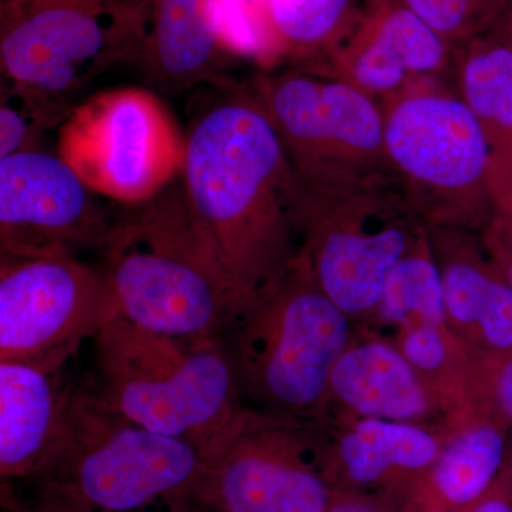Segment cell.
<instances>
[{"label":"cell","mask_w":512,"mask_h":512,"mask_svg":"<svg viewBox=\"0 0 512 512\" xmlns=\"http://www.w3.org/2000/svg\"><path fill=\"white\" fill-rule=\"evenodd\" d=\"M113 224L99 195L59 154L37 148L0 158V254L100 251Z\"/></svg>","instance_id":"cell-13"},{"label":"cell","mask_w":512,"mask_h":512,"mask_svg":"<svg viewBox=\"0 0 512 512\" xmlns=\"http://www.w3.org/2000/svg\"><path fill=\"white\" fill-rule=\"evenodd\" d=\"M454 86L476 117L490 157L495 212H512V52L493 32L458 47Z\"/></svg>","instance_id":"cell-20"},{"label":"cell","mask_w":512,"mask_h":512,"mask_svg":"<svg viewBox=\"0 0 512 512\" xmlns=\"http://www.w3.org/2000/svg\"><path fill=\"white\" fill-rule=\"evenodd\" d=\"M362 0H247L255 62L265 70L322 63L352 28Z\"/></svg>","instance_id":"cell-22"},{"label":"cell","mask_w":512,"mask_h":512,"mask_svg":"<svg viewBox=\"0 0 512 512\" xmlns=\"http://www.w3.org/2000/svg\"><path fill=\"white\" fill-rule=\"evenodd\" d=\"M0 504L2 512H99L42 485H37L32 497L23 498L13 483H2Z\"/></svg>","instance_id":"cell-26"},{"label":"cell","mask_w":512,"mask_h":512,"mask_svg":"<svg viewBox=\"0 0 512 512\" xmlns=\"http://www.w3.org/2000/svg\"><path fill=\"white\" fill-rule=\"evenodd\" d=\"M325 473L333 490L350 491L404 512L453 430L379 419L330 421Z\"/></svg>","instance_id":"cell-15"},{"label":"cell","mask_w":512,"mask_h":512,"mask_svg":"<svg viewBox=\"0 0 512 512\" xmlns=\"http://www.w3.org/2000/svg\"><path fill=\"white\" fill-rule=\"evenodd\" d=\"M57 147L90 190L128 208L177 181L187 151L163 101L141 87L104 90L76 104L59 127Z\"/></svg>","instance_id":"cell-10"},{"label":"cell","mask_w":512,"mask_h":512,"mask_svg":"<svg viewBox=\"0 0 512 512\" xmlns=\"http://www.w3.org/2000/svg\"><path fill=\"white\" fill-rule=\"evenodd\" d=\"M114 318L101 268L76 255L0 254V362L55 375Z\"/></svg>","instance_id":"cell-11"},{"label":"cell","mask_w":512,"mask_h":512,"mask_svg":"<svg viewBox=\"0 0 512 512\" xmlns=\"http://www.w3.org/2000/svg\"><path fill=\"white\" fill-rule=\"evenodd\" d=\"M353 330L298 252L242 303L222 335L241 400L259 412L320 424L330 373Z\"/></svg>","instance_id":"cell-3"},{"label":"cell","mask_w":512,"mask_h":512,"mask_svg":"<svg viewBox=\"0 0 512 512\" xmlns=\"http://www.w3.org/2000/svg\"><path fill=\"white\" fill-rule=\"evenodd\" d=\"M146 33L140 0H37L2 13V77L74 107L101 73L140 59Z\"/></svg>","instance_id":"cell-9"},{"label":"cell","mask_w":512,"mask_h":512,"mask_svg":"<svg viewBox=\"0 0 512 512\" xmlns=\"http://www.w3.org/2000/svg\"><path fill=\"white\" fill-rule=\"evenodd\" d=\"M72 110L2 77L0 158L37 150L47 131L62 126Z\"/></svg>","instance_id":"cell-23"},{"label":"cell","mask_w":512,"mask_h":512,"mask_svg":"<svg viewBox=\"0 0 512 512\" xmlns=\"http://www.w3.org/2000/svg\"><path fill=\"white\" fill-rule=\"evenodd\" d=\"M352 419L457 429L399 348L367 326H355L349 345L333 366L320 424Z\"/></svg>","instance_id":"cell-16"},{"label":"cell","mask_w":512,"mask_h":512,"mask_svg":"<svg viewBox=\"0 0 512 512\" xmlns=\"http://www.w3.org/2000/svg\"><path fill=\"white\" fill-rule=\"evenodd\" d=\"M93 342L100 402L202 457L244 406L222 338H171L114 318Z\"/></svg>","instance_id":"cell-5"},{"label":"cell","mask_w":512,"mask_h":512,"mask_svg":"<svg viewBox=\"0 0 512 512\" xmlns=\"http://www.w3.org/2000/svg\"><path fill=\"white\" fill-rule=\"evenodd\" d=\"M476 399L478 409L488 410L501 421L512 448V355L476 365Z\"/></svg>","instance_id":"cell-25"},{"label":"cell","mask_w":512,"mask_h":512,"mask_svg":"<svg viewBox=\"0 0 512 512\" xmlns=\"http://www.w3.org/2000/svg\"><path fill=\"white\" fill-rule=\"evenodd\" d=\"M35 2L37 0H2V13L25 8V6L32 5Z\"/></svg>","instance_id":"cell-31"},{"label":"cell","mask_w":512,"mask_h":512,"mask_svg":"<svg viewBox=\"0 0 512 512\" xmlns=\"http://www.w3.org/2000/svg\"><path fill=\"white\" fill-rule=\"evenodd\" d=\"M456 52L404 0H362L348 33L308 67L352 84L384 111L421 84L454 83Z\"/></svg>","instance_id":"cell-14"},{"label":"cell","mask_w":512,"mask_h":512,"mask_svg":"<svg viewBox=\"0 0 512 512\" xmlns=\"http://www.w3.org/2000/svg\"><path fill=\"white\" fill-rule=\"evenodd\" d=\"M326 512H387L382 505L350 491L333 490Z\"/></svg>","instance_id":"cell-29"},{"label":"cell","mask_w":512,"mask_h":512,"mask_svg":"<svg viewBox=\"0 0 512 512\" xmlns=\"http://www.w3.org/2000/svg\"><path fill=\"white\" fill-rule=\"evenodd\" d=\"M495 36L500 37L501 40L510 47L512 52V0L508 3L504 15L498 20L497 26L493 29Z\"/></svg>","instance_id":"cell-30"},{"label":"cell","mask_w":512,"mask_h":512,"mask_svg":"<svg viewBox=\"0 0 512 512\" xmlns=\"http://www.w3.org/2000/svg\"><path fill=\"white\" fill-rule=\"evenodd\" d=\"M430 28L458 49L493 32L510 0H404Z\"/></svg>","instance_id":"cell-24"},{"label":"cell","mask_w":512,"mask_h":512,"mask_svg":"<svg viewBox=\"0 0 512 512\" xmlns=\"http://www.w3.org/2000/svg\"><path fill=\"white\" fill-rule=\"evenodd\" d=\"M74 387L22 363L0 362V477L37 481L62 460L70 440Z\"/></svg>","instance_id":"cell-18"},{"label":"cell","mask_w":512,"mask_h":512,"mask_svg":"<svg viewBox=\"0 0 512 512\" xmlns=\"http://www.w3.org/2000/svg\"><path fill=\"white\" fill-rule=\"evenodd\" d=\"M205 468L188 441L154 433L79 387L66 453L36 484L99 512H138L160 501L168 512H191Z\"/></svg>","instance_id":"cell-7"},{"label":"cell","mask_w":512,"mask_h":512,"mask_svg":"<svg viewBox=\"0 0 512 512\" xmlns=\"http://www.w3.org/2000/svg\"><path fill=\"white\" fill-rule=\"evenodd\" d=\"M215 90L192 117L180 181L202 237L247 301L298 255L295 174L251 87Z\"/></svg>","instance_id":"cell-1"},{"label":"cell","mask_w":512,"mask_h":512,"mask_svg":"<svg viewBox=\"0 0 512 512\" xmlns=\"http://www.w3.org/2000/svg\"><path fill=\"white\" fill-rule=\"evenodd\" d=\"M140 2H144V0H140Z\"/></svg>","instance_id":"cell-32"},{"label":"cell","mask_w":512,"mask_h":512,"mask_svg":"<svg viewBox=\"0 0 512 512\" xmlns=\"http://www.w3.org/2000/svg\"><path fill=\"white\" fill-rule=\"evenodd\" d=\"M443 286L448 328L476 365L512 355V288L481 234L427 228Z\"/></svg>","instance_id":"cell-17"},{"label":"cell","mask_w":512,"mask_h":512,"mask_svg":"<svg viewBox=\"0 0 512 512\" xmlns=\"http://www.w3.org/2000/svg\"><path fill=\"white\" fill-rule=\"evenodd\" d=\"M100 254L116 318L148 332L222 338L245 302L197 228L181 181L116 218Z\"/></svg>","instance_id":"cell-2"},{"label":"cell","mask_w":512,"mask_h":512,"mask_svg":"<svg viewBox=\"0 0 512 512\" xmlns=\"http://www.w3.org/2000/svg\"><path fill=\"white\" fill-rule=\"evenodd\" d=\"M299 254L353 325H366L387 276L426 227L387 173L335 171L296 177Z\"/></svg>","instance_id":"cell-4"},{"label":"cell","mask_w":512,"mask_h":512,"mask_svg":"<svg viewBox=\"0 0 512 512\" xmlns=\"http://www.w3.org/2000/svg\"><path fill=\"white\" fill-rule=\"evenodd\" d=\"M325 429L242 406L204 453L191 512H326Z\"/></svg>","instance_id":"cell-8"},{"label":"cell","mask_w":512,"mask_h":512,"mask_svg":"<svg viewBox=\"0 0 512 512\" xmlns=\"http://www.w3.org/2000/svg\"><path fill=\"white\" fill-rule=\"evenodd\" d=\"M464 512H512V448L503 470L487 491Z\"/></svg>","instance_id":"cell-28"},{"label":"cell","mask_w":512,"mask_h":512,"mask_svg":"<svg viewBox=\"0 0 512 512\" xmlns=\"http://www.w3.org/2000/svg\"><path fill=\"white\" fill-rule=\"evenodd\" d=\"M383 113L390 174L421 224L481 234L495 214L490 157L456 86L421 84Z\"/></svg>","instance_id":"cell-6"},{"label":"cell","mask_w":512,"mask_h":512,"mask_svg":"<svg viewBox=\"0 0 512 512\" xmlns=\"http://www.w3.org/2000/svg\"><path fill=\"white\" fill-rule=\"evenodd\" d=\"M251 89L296 177L390 174L382 107L352 84L315 67L285 66L259 73Z\"/></svg>","instance_id":"cell-12"},{"label":"cell","mask_w":512,"mask_h":512,"mask_svg":"<svg viewBox=\"0 0 512 512\" xmlns=\"http://www.w3.org/2000/svg\"><path fill=\"white\" fill-rule=\"evenodd\" d=\"M510 453L507 430L488 410L451 431L404 512H464L490 488Z\"/></svg>","instance_id":"cell-21"},{"label":"cell","mask_w":512,"mask_h":512,"mask_svg":"<svg viewBox=\"0 0 512 512\" xmlns=\"http://www.w3.org/2000/svg\"><path fill=\"white\" fill-rule=\"evenodd\" d=\"M484 247L512 288V212H495L481 232Z\"/></svg>","instance_id":"cell-27"},{"label":"cell","mask_w":512,"mask_h":512,"mask_svg":"<svg viewBox=\"0 0 512 512\" xmlns=\"http://www.w3.org/2000/svg\"><path fill=\"white\" fill-rule=\"evenodd\" d=\"M147 33L140 62L148 82L168 93L234 83L232 56L218 28V0H144Z\"/></svg>","instance_id":"cell-19"}]
</instances>
